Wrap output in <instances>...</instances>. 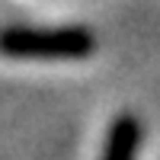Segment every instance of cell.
I'll use <instances>...</instances> for the list:
<instances>
[{"mask_svg": "<svg viewBox=\"0 0 160 160\" xmlns=\"http://www.w3.org/2000/svg\"><path fill=\"white\" fill-rule=\"evenodd\" d=\"M96 51L87 26H3L0 55L13 61H83Z\"/></svg>", "mask_w": 160, "mask_h": 160, "instance_id": "6da1fadb", "label": "cell"}, {"mask_svg": "<svg viewBox=\"0 0 160 160\" xmlns=\"http://www.w3.org/2000/svg\"><path fill=\"white\" fill-rule=\"evenodd\" d=\"M141 141H144L141 118L131 115V112H122L106 128V141H102L99 160H135L138 151H141Z\"/></svg>", "mask_w": 160, "mask_h": 160, "instance_id": "7a4b0ae2", "label": "cell"}]
</instances>
